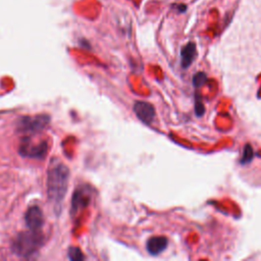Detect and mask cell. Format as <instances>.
<instances>
[{"instance_id": "cell-6", "label": "cell", "mask_w": 261, "mask_h": 261, "mask_svg": "<svg viewBox=\"0 0 261 261\" xmlns=\"http://www.w3.org/2000/svg\"><path fill=\"white\" fill-rule=\"evenodd\" d=\"M25 220L29 229L41 231V228L44 224V216L42 210L38 206H31L26 212Z\"/></svg>"}, {"instance_id": "cell-11", "label": "cell", "mask_w": 261, "mask_h": 261, "mask_svg": "<svg viewBox=\"0 0 261 261\" xmlns=\"http://www.w3.org/2000/svg\"><path fill=\"white\" fill-rule=\"evenodd\" d=\"M207 81V77L204 73L202 72H199L197 73L194 77H193V85L194 87H196V88H199V87L203 86Z\"/></svg>"}, {"instance_id": "cell-2", "label": "cell", "mask_w": 261, "mask_h": 261, "mask_svg": "<svg viewBox=\"0 0 261 261\" xmlns=\"http://www.w3.org/2000/svg\"><path fill=\"white\" fill-rule=\"evenodd\" d=\"M41 231L28 230L22 231L13 241L12 249L14 253L22 258H31L43 245Z\"/></svg>"}, {"instance_id": "cell-9", "label": "cell", "mask_w": 261, "mask_h": 261, "mask_svg": "<svg viewBox=\"0 0 261 261\" xmlns=\"http://www.w3.org/2000/svg\"><path fill=\"white\" fill-rule=\"evenodd\" d=\"M196 57V46L194 43H188L181 52V65L184 69L191 66Z\"/></svg>"}, {"instance_id": "cell-13", "label": "cell", "mask_w": 261, "mask_h": 261, "mask_svg": "<svg viewBox=\"0 0 261 261\" xmlns=\"http://www.w3.org/2000/svg\"><path fill=\"white\" fill-rule=\"evenodd\" d=\"M204 111H205L204 105H203L201 99L199 98V95H197L195 99V112L197 114V117H201V115L204 113Z\"/></svg>"}, {"instance_id": "cell-12", "label": "cell", "mask_w": 261, "mask_h": 261, "mask_svg": "<svg viewBox=\"0 0 261 261\" xmlns=\"http://www.w3.org/2000/svg\"><path fill=\"white\" fill-rule=\"evenodd\" d=\"M69 258L73 261H81L84 259V255L78 247H71L69 249Z\"/></svg>"}, {"instance_id": "cell-5", "label": "cell", "mask_w": 261, "mask_h": 261, "mask_svg": "<svg viewBox=\"0 0 261 261\" xmlns=\"http://www.w3.org/2000/svg\"><path fill=\"white\" fill-rule=\"evenodd\" d=\"M92 199V191L86 185L80 186L76 189L72 199V214L76 215L84 208L89 205Z\"/></svg>"}, {"instance_id": "cell-8", "label": "cell", "mask_w": 261, "mask_h": 261, "mask_svg": "<svg viewBox=\"0 0 261 261\" xmlns=\"http://www.w3.org/2000/svg\"><path fill=\"white\" fill-rule=\"evenodd\" d=\"M167 247V239L165 237H152L147 241L146 248L151 255H158Z\"/></svg>"}, {"instance_id": "cell-4", "label": "cell", "mask_w": 261, "mask_h": 261, "mask_svg": "<svg viewBox=\"0 0 261 261\" xmlns=\"http://www.w3.org/2000/svg\"><path fill=\"white\" fill-rule=\"evenodd\" d=\"M20 154L24 157L43 159L48 151L47 142H40L38 144H33L30 139L25 138L20 145Z\"/></svg>"}, {"instance_id": "cell-3", "label": "cell", "mask_w": 261, "mask_h": 261, "mask_svg": "<svg viewBox=\"0 0 261 261\" xmlns=\"http://www.w3.org/2000/svg\"><path fill=\"white\" fill-rule=\"evenodd\" d=\"M50 118L46 114H39L35 117H23L18 122V130L22 133L35 134L42 131L49 124Z\"/></svg>"}, {"instance_id": "cell-10", "label": "cell", "mask_w": 261, "mask_h": 261, "mask_svg": "<svg viewBox=\"0 0 261 261\" xmlns=\"http://www.w3.org/2000/svg\"><path fill=\"white\" fill-rule=\"evenodd\" d=\"M254 157V151L251 147L250 144H247L246 146L244 147L243 150V155H242V159H241V163L245 164V163H249L250 161H252Z\"/></svg>"}, {"instance_id": "cell-1", "label": "cell", "mask_w": 261, "mask_h": 261, "mask_svg": "<svg viewBox=\"0 0 261 261\" xmlns=\"http://www.w3.org/2000/svg\"><path fill=\"white\" fill-rule=\"evenodd\" d=\"M70 169L61 161H51L47 176L48 199L55 211L62 209L63 202L69 187Z\"/></svg>"}, {"instance_id": "cell-7", "label": "cell", "mask_w": 261, "mask_h": 261, "mask_svg": "<svg viewBox=\"0 0 261 261\" xmlns=\"http://www.w3.org/2000/svg\"><path fill=\"white\" fill-rule=\"evenodd\" d=\"M134 112L136 113L137 118L146 125H150L155 118L154 107L145 101H137L134 104Z\"/></svg>"}]
</instances>
